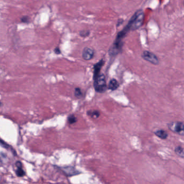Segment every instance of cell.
<instances>
[{
    "label": "cell",
    "mask_w": 184,
    "mask_h": 184,
    "mask_svg": "<svg viewBox=\"0 0 184 184\" xmlns=\"http://www.w3.org/2000/svg\"><path fill=\"white\" fill-rule=\"evenodd\" d=\"M119 87V84L118 82L115 79L111 80L108 85V89L114 91L117 90Z\"/></svg>",
    "instance_id": "obj_7"
},
{
    "label": "cell",
    "mask_w": 184,
    "mask_h": 184,
    "mask_svg": "<svg viewBox=\"0 0 184 184\" xmlns=\"http://www.w3.org/2000/svg\"><path fill=\"white\" fill-rule=\"evenodd\" d=\"M55 53L56 54H60V50L58 48H56L55 49Z\"/></svg>",
    "instance_id": "obj_18"
},
{
    "label": "cell",
    "mask_w": 184,
    "mask_h": 184,
    "mask_svg": "<svg viewBox=\"0 0 184 184\" xmlns=\"http://www.w3.org/2000/svg\"><path fill=\"white\" fill-rule=\"evenodd\" d=\"M123 22H124V20H123V19H121V18H120V19H119L118 21V22H117V27H119V26H120L122 24V23H123Z\"/></svg>",
    "instance_id": "obj_17"
},
{
    "label": "cell",
    "mask_w": 184,
    "mask_h": 184,
    "mask_svg": "<svg viewBox=\"0 0 184 184\" xmlns=\"http://www.w3.org/2000/svg\"><path fill=\"white\" fill-rule=\"evenodd\" d=\"M141 57L144 60H146L152 64L158 65L159 63V60L157 56L149 51L145 50L143 51L141 54Z\"/></svg>",
    "instance_id": "obj_4"
},
{
    "label": "cell",
    "mask_w": 184,
    "mask_h": 184,
    "mask_svg": "<svg viewBox=\"0 0 184 184\" xmlns=\"http://www.w3.org/2000/svg\"><path fill=\"white\" fill-rule=\"evenodd\" d=\"M174 152L175 153V154L178 156L179 157L181 158H184V148L180 146H178L175 148L174 149Z\"/></svg>",
    "instance_id": "obj_10"
},
{
    "label": "cell",
    "mask_w": 184,
    "mask_h": 184,
    "mask_svg": "<svg viewBox=\"0 0 184 184\" xmlns=\"http://www.w3.org/2000/svg\"><path fill=\"white\" fill-rule=\"evenodd\" d=\"M63 170L67 175H69L70 176H72V175L80 173V172H77V170H76L74 168L72 167L64 168Z\"/></svg>",
    "instance_id": "obj_9"
},
{
    "label": "cell",
    "mask_w": 184,
    "mask_h": 184,
    "mask_svg": "<svg viewBox=\"0 0 184 184\" xmlns=\"http://www.w3.org/2000/svg\"><path fill=\"white\" fill-rule=\"evenodd\" d=\"M104 64V61L103 59L99 60L98 63L94 65V77L93 79H96L99 75L100 70Z\"/></svg>",
    "instance_id": "obj_6"
},
{
    "label": "cell",
    "mask_w": 184,
    "mask_h": 184,
    "mask_svg": "<svg viewBox=\"0 0 184 184\" xmlns=\"http://www.w3.org/2000/svg\"><path fill=\"white\" fill-rule=\"evenodd\" d=\"M94 55V51L89 47L84 48L82 51V57L85 60H92Z\"/></svg>",
    "instance_id": "obj_5"
},
{
    "label": "cell",
    "mask_w": 184,
    "mask_h": 184,
    "mask_svg": "<svg viewBox=\"0 0 184 184\" xmlns=\"http://www.w3.org/2000/svg\"><path fill=\"white\" fill-rule=\"evenodd\" d=\"M67 121L69 122V123L70 124H73L76 122L77 121V118L75 117L74 115H70L67 118Z\"/></svg>",
    "instance_id": "obj_12"
},
{
    "label": "cell",
    "mask_w": 184,
    "mask_h": 184,
    "mask_svg": "<svg viewBox=\"0 0 184 184\" xmlns=\"http://www.w3.org/2000/svg\"><path fill=\"white\" fill-rule=\"evenodd\" d=\"M87 114L92 117L94 119H97L98 117H99L100 113L98 111H89L87 112Z\"/></svg>",
    "instance_id": "obj_11"
},
{
    "label": "cell",
    "mask_w": 184,
    "mask_h": 184,
    "mask_svg": "<svg viewBox=\"0 0 184 184\" xmlns=\"http://www.w3.org/2000/svg\"><path fill=\"white\" fill-rule=\"evenodd\" d=\"M94 87L95 91L98 93H103L107 89L105 77L103 74H99L94 80Z\"/></svg>",
    "instance_id": "obj_2"
},
{
    "label": "cell",
    "mask_w": 184,
    "mask_h": 184,
    "mask_svg": "<svg viewBox=\"0 0 184 184\" xmlns=\"http://www.w3.org/2000/svg\"><path fill=\"white\" fill-rule=\"evenodd\" d=\"M168 128L170 130L174 133L178 134L180 136H184V123L181 121L172 122L167 125Z\"/></svg>",
    "instance_id": "obj_3"
},
{
    "label": "cell",
    "mask_w": 184,
    "mask_h": 184,
    "mask_svg": "<svg viewBox=\"0 0 184 184\" xmlns=\"http://www.w3.org/2000/svg\"><path fill=\"white\" fill-rule=\"evenodd\" d=\"M154 134L158 137L161 138V139H166L168 137V134L166 132V131L164 130H158L156 131Z\"/></svg>",
    "instance_id": "obj_8"
},
{
    "label": "cell",
    "mask_w": 184,
    "mask_h": 184,
    "mask_svg": "<svg viewBox=\"0 0 184 184\" xmlns=\"http://www.w3.org/2000/svg\"><path fill=\"white\" fill-rule=\"evenodd\" d=\"M21 22H22V23H28L29 22V21H30V18H29V17L28 16H23L22 17V18H21Z\"/></svg>",
    "instance_id": "obj_16"
},
{
    "label": "cell",
    "mask_w": 184,
    "mask_h": 184,
    "mask_svg": "<svg viewBox=\"0 0 184 184\" xmlns=\"http://www.w3.org/2000/svg\"><path fill=\"white\" fill-rule=\"evenodd\" d=\"M144 17L145 14L143 10L142 9L138 10L131 18L126 26L129 28L130 30L134 31L137 30L143 25Z\"/></svg>",
    "instance_id": "obj_1"
},
{
    "label": "cell",
    "mask_w": 184,
    "mask_h": 184,
    "mask_svg": "<svg viewBox=\"0 0 184 184\" xmlns=\"http://www.w3.org/2000/svg\"><path fill=\"white\" fill-rule=\"evenodd\" d=\"M1 101H0V107H1Z\"/></svg>",
    "instance_id": "obj_19"
},
{
    "label": "cell",
    "mask_w": 184,
    "mask_h": 184,
    "mask_svg": "<svg viewBox=\"0 0 184 184\" xmlns=\"http://www.w3.org/2000/svg\"><path fill=\"white\" fill-rule=\"evenodd\" d=\"M75 97H77L80 98V97L82 96V92L81 91V90L80 88L77 87L75 89Z\"/></svg>",
    "instance_id": "obj_14"
},
{
    "label": "cell",
    "mask_w": 184,
    "mask_h": 184,
    "mask_svg": "<svg viewBox=\"0 0 184 184\" xmlns=\"http://www.w3.org/2000/svg\"><path fill=\"white\" fill-rule=\"evenodd\" d=\"M89 35H90L89 30H83V31H80V35L81 37H87L89 36Z\"/></svg>",
    "instance_id": "obj_15"
},
{
    "label": "cell",
    "mask_w": 184,
    "mask_h": 184,
    "mask_svg": "<svg viewBox=\"0 0 184 184\" xmlns=\"http://www.w3.org/2000/svg\"><path fill=\"white\" fill-rule=\"evenodd\" d=\"M16 173L18 177H23L25 174V172L22 167H17V170L16 171Z\"/></svg>",
    "instance_id": "obj_13"
}]
</instances>
